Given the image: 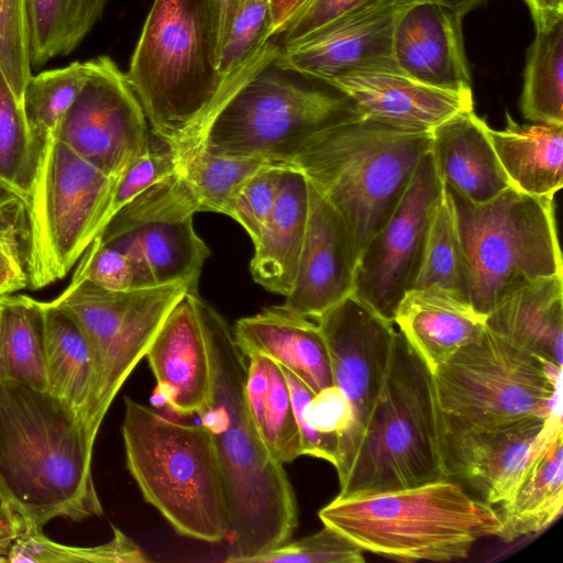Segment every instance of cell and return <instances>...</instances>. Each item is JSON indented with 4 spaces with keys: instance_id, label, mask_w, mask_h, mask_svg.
Returning <instances> with one entry per match:
<instances>
[{
    "instance_id": "1",
    "label": "cell",
    "mask_w": 563,
    "mask_h": 563,
    "mask_svg": "<svg viewBox=\"0 0 563 563\" xmlns=\"http://www.w3.org/2000/svg\"><path fill=\"white\" fill-rule=\"evenodd\" d=\"M191 296L210 360V394L197 415L211 434L224 490L233 543L225 561L246 563L290 540L298 505L284 465L272 457L249 412L247 363L232 327L198 291Z\"/></svg>"
},
{
    "instance_id": "2",
    "label": "cell",
    "mask_w": 563,
    "mask_h": 563,
    "mask_svg": "<svg viewBox=\"0 0 563 563\" xmlns=\"http://www.w3.org/2000/svg\"><path fill=\"white\" fill-rule=\"evenodd\" d=\"M92 449L75 412L47 391L0 383V501L26 527L101 516Z\"/></svg>"
},
{
    "instance_id": "3",
    "label": "cell",
    "mask_w": 563,
    "mask_h": 563,
    "mask_svg": "<svg viewBox=\"0 0 563 563\" xmlns=\"http://www.w3.org/2000/svg\"><path fill=\"white\" fill-rule=\"evenodd\" d=\"M232 76L218 70L209 0H154L125 77L152 134L173 148L178 173Z\"/></svg>"
},
{
    "instance_id": "4",
    "label": "cell",
    "mask_w": 563,
    "mask_h": 563,
    "mask_svg": "<svg viewBox=\"0 0 563 563\" xmlns=\"http://www.w3.org/2000/svg\"><path fill=\"white\" fill-rule=\"evenodd\" d=\"M279 51L273 37L231 78L203 126L201 152L289 164L316 132L358 115L344 95L283 64Z\"/></svg>"
},
{
    "instance_id": "5",
    "label": "cell",
    "mask_w": 563,
    "mask_h": 563,
    "mask_svg": "<svg viewBox=\"0 0 563 563\" xmlns=\"http://www.w3.org/2000/svg\"><path fill=\"white\" fill-rule=\"evenodd\" d=\"M431 142V132L355 115L316 132L289 165L341 214L362 252L395 209Z\"/></svg>"
},
{
    "instance_id": "6",
    "label": "cell",
    "mask_w": 563,
    "mask_h": 563,
    "mask_svg": "<svg viewBox=\"0 0 563 563\" xmlns=\"http://www.w3.org/2000/svg\"><path fill=\"white\" fill-rule=\"evenodd\" d=\"M318 515L363 551L409 562L465 559L475 542L500 529L499 512L451 479L336 496Z\"/></svg>"
},
{
    "instance_id": "7",
    "label": "cell",
    "mask_w": 563,
    "mask_h": 563,
    "mask_svg": "<svg viewBox=\"0 0 563 563\" xmlns=\"http://www.w3.org/2000/svg\"><path fill=\"white\" fill-rule=\"evenodd\" d=\"M121 433L126 467L144 500L178 534L207 543L230 534L218 459L205 426L169 420L124 397Z\"/></svg>"
},
{
    "instance_id": "8",
    "label": "cell",
    "mask_w": 563,
    "mask_h": 563,
    "mask_svg": "<svg viewBox=\"0 0 563 563\" xmlns=\"http://www.w3.org/2000/svg\"><path fill=\"white\" fill-rule=\"evenodd\" d=\"M444 478L432 373L397 331L391 363L338 497Z\"/></svg>"
},
{
    "instance_id": "9",
    "label": "cell",
    "mask_w": 563,
    "mask_h": 563,
    "mask_svg": "<svg viewBox=\"0 0 563 563\" xmlns=\"http://www.w3.org/2000/svg\"><path fill=\"white\" fill-rule=\"evenodd\" d=\"M452 198L468 271V300L481 314L486 317L537 279L563 274L553 199L512 187L481 205Z\"/></svg>"
},
{
    "instance_id": "10",
    "label": "cell",
    "mask_w": 563,
    "mask_h": 563,
    "mask_svg": "<svg viewBox=\"0 0 563 563\" xmlns=\"http://www.w3.org/2000/svg\"><path fill=\"white\" fill-rule=\"evenodd\" d=\"M117 180L55 136L44 142L27 200L30 289L63 279L77 264L104 227Z\"/></svg>"
},
{
    "instance_id": "11",
    "label": "cell",
    "mask_w": 563,
    "mask_h": 563,
    "mask_svg": "<svg viewBox=\"0 0 563 563\" xmlns=\"http://www.w3.org/2000/svg\"><path fill=\"white\" fill-rule=\"evenodd\" d=\"M439 409L482 428L545 418L561 390L541 360L485 329L432 373Z\"/></svg>"
},
{
    "instance_id": "12",
    "label": "cell",
    "mask_w": 563,
    "mask_h": 563,
    "mask_svg": "<svg viewBox=\"0 0 563 563\" xmlns=\"http://www.w3.org/2000/svg\"><path fill=\"white\" fill-rule=\"evenodd\" d=\"M316 321L327 344L333 385L346 398L353 418L334 466L341 484L384 387L397 331L393 322L354 295L323 312Z\"/></svg>"
},
{
    "instance_id": "13",
    "label": "cell",
    "mask_w": 563,
    "mask_h": 563,
    "mask_svg": "<svg viewBox=\"0 0 563 563\" xmlns=\"http://www.w3.org/2000/svg\"><path fill=\"white\" fill-rule=\"evenodd\" d=\"M443 191L429 151L388 219L361 252L353 295L387 321L394 323L400 300L415 287Z\"/></svg>"
},
{
    "instance_id": "14",
    "label": "cell",
    "mask_w": 563,
    "mask_h": 563,
    "mask_svg": "<svg viewBox=\"0 0 563 563\" xmlns=\"http://www.w3.org/2000/svg\"><path fill=\"white\" fill-rule=\"evenodd\" d=\"M90 73L55 137L104 175L119 178L151 141L150 125L125 74L108 56Z\"/></svg>"
},
{
    "instance_id": "15",
    "label": "cell",
    "mask_w": 563,
    "mask_h": 563,
    "mask_svg": "<svg viewBox=\"0 0 563 563\" xmlns=\"http://www.w3.org/2000/svg\"><path fill=\"white\" fill-rule=\"evenodd\" d=\"M199 207L176 173L146 189L117 211L97 235L124 239L143 251L157 285L184 283L197 291L209 247L196 233Z\"/></svg>"
},
{
    "instance_id": "16",
    "label": "cell",
    "mask_w": 563,
    "mask_h": 563,
    "mask_svg": "<svg viewBox=\"0 0 563 563\" xmlns=\"http://www.w3.org/2000/svg\"><path fill=\"white\" fill-rule=\"evenodd\" d=\"M544 418L474 427L438 407L439 446L445 479L464 482L489 505L501 504L516 489L532 459L562 437L543 428Z\"/></svg>"
},
{
    "instance_id": "17",
    "label": "cell",
    "mask_w": 563,
    "mask_h": 563,
    "mask_svg": "<svg viewBox=\"0 0 563 563\" xmlns=\"http://www.w3.org/2000/svg\"><path fill=\"white\" fill-rule=\"evenodd\" d=\"M421 0H378L287 46L279 60L324 84L352 74L400 71L393 55L396 25Z\"/></svg>"
},
{
    "instance_id": "18",
    "label": "cell",
    "mask_w": 563,
    "mask_h": 563,
    "mask_svg": "<svg viewBox=\"0 0 563 563\" xmlns=\"http://www.w3.org/2000/svg\"><path fill=\"white\" fill-rule=\"evenodd\" d=\"M360 255L347 223L309 185L303 244L291 291L282 307L298 316L317 319L353 295Z\"/></svg>"
},
{
    "instance_id": "19",
    "label": "cell",
    "mask_w": 563,
    "mask_h": 563,
    "mask_svg": "<svg viewBox=\"0 0 563 563\" xmlns=\"http://www.w3.org/2000/svg\"><path fill=\"white\" fill-rule=\"evenodd\" d=\"M325 85L344 95L360 117L407 131L431 132L474 109L472 88L435 87L401 71L352 74Z\"/></svg>"
},
{
    "instance_id": "20",
    "label": "cell",
    "mask_w": 563,
    "mask_h": 563,
    "mask_svg": "<svg viewBox=\"0 0 563 563\" xmlns=\"http://www.w3.org/2000/svg\"><path fill=\"white\" fill-rule=\"evenodd\" d=\"M462 19L433 0H421L400 16L393 55L405 75L441 88H472Z\"/></svg>"
},
{
    "instance_id": "21",
    "label": "cell",
    "mask_w": 563,
    "mask_h": 563,
    "mask_svg": "<svg viewBox=\"0 0 563 563\" xmlns=\"http://www.w3.org/2000/svg\"><path fill=\"white\" fill-rule=\"evenodd\" d=\"M145 357L167 406L179 415L198 413L210 394L208 347L191 290L174 306Z\"/></svg>"
},
{
    "instance_id": "22",
    "label": "cell",
    "mask_w": 563,
    "mask_h": 563,
    "mask_svg": "<svg viewBox=\"0 0 563 563\" xmlns=\"http://www.w3.org/2000/svg\"><path fill=\"white\" fill-rule=\"evenodd\" d=\"M188 290L184 283L176 282L139 291L120 332L95 372L82 420L91 444L122 385L145 357L167 314Z\"/></svg>"
},
{
    "instance_id": "23",
    "label": "cell",
    "mask_w": 563,
    "mask_h": 563,
    "mask_svg": "<svg viewBox=\"0 0 563 563\" xmlns=\"http://www.w3.org/2000/svg\"><path fill=\"white\" fill-rule=\"evenodd\" d=\"M232 330L245 357L261 355L272 360L314 394L333 385L325 341L317 322L309 318L273 306L239 319Z\"/></svg>"
},
{
    "instance_id": "24",
    "label": "cell",
    "mask_w": 563,
    "mask_h": 563,
    "mask_svg": "<svg viewBox=\"0 0 563 563\" xmlns=\"http://www.w3.org/2000/svg\"><path fill=\"white\" fill-rule=\"evenodd\" d=\"M487 129L473 109L431 131L430 153L443 186L471 205L487 202L510 187Z\"/></svg>"
},
{
    "instance_id": "25",
    "label": "cell",
    "mask_w": 563,
    "mask_h": 563,
    "mask_svg": "<svg viewBox=\"0 0 563 563\" xmlns=\"http://www.w3.org/2000/svg\"><path fill=\"white\" fill-rule=\"evenodd\" d=\"M394 324L431 373L486 329L471 302L441 287L412 288L400 300Z\"/></svg>"
},
{
    "instance_id": "26",
    "label": "cell",
    "mask_w": 563,
    "mask_h": 563,
    "mask_svg": "<svg viewBox=\"0 0 563 563\" xmlns=\"http://www.w3.org/2000/svg\"><path fill=\"white\" fill-rule=\"evenodd\" d=\"M309 184L305 175L287 166L274 210L254 244L250 271L253 279L287 296L292 288L306 234Z\"/></svg>"
},
{
    "instance_id": "27",
    "label": "cell",
    "mask_w": 563,
    "mask_h": 563,
    "mask_svg": "<svg viewBox=\"0 0 563 563\" xmlns=\"http://www.w3.org/2000/svg\"><path fill=\"white\" fill-rule=\"evenodd\" d=\"M486 328L539 360L562 366L563 274L509 295L486 316Z\"/></svg>"
},
{
    "instance_id": "28",
    "label": "cell",
    "mask_w": 563,
    "mask_h": 563,
    "mask_svg": "<svg viewBox=\"0 0 563 563\" xmlns=\"http://www.w3.org/2000/svg\"><path fill=\"white\" fill-rule=\"evenodd\" d=\"M506 118L504 130L488 126L487 134L510 187L553 199L563 186V125Z\"/></svg>"
},
{
    "instance_id": "29",
    "label": "cell",
    "mask_w": 563,
    "mask_h": 563,
    "mask_svg": "<svg viewBox=\"0 0 563 563\" xmlns=\"http://www.w3.org/2000/svg\"><path fill=\"white\" fill-rule=\"evenodd\" d=\"M46 369V391L69 407L82 424L90 399L95 364L78 323L51 301H40Z\"/></svg>"
},
{
    "instance_id": "30",
    "label": "cell",
    "mask_w": 563,
    "mask_h": 563,
    "mask_svg": "<svg viewBox=\"0 0 563 563\" xmlns=\"http://www.w3.org/2000/svg\"><path fill=\"white\" fill-rule=\"evenodd\" d=\"M501 505L497 537L505 542L538 533L560 517L563 507V435L532 459L522 479Z\"/></svg>"
},
{
    "instance_id": "31",
    "label": "cell",
    "mask_w": 563,
    "mask_h": 563,
    "mask_svg": "<svg viewBox=\"0 0 563 563\" xmlns=\"http://www.w3.org/2000/svg\"><path fill=\"white\" fill-rule=\"evenodd\" d=\"M0 379L46 391L42 310L29 296L0 297Z\"/></svg>"
},
{
    "instance_id": "32",
    "label": "cell",
    "mask_w": 563,
    "mask_h": 563,
    "mask_svg": "<svg viewBox=\"0 0 563 563\" xmlns=\"http://www.w3.org/2000/svg\"><path fill=\"white\" fill-rule=\"evenodd\" d=\"M520 109L531 122L563 125V22L536 32L527 49Z\"/></svg>"
},
{
    "instance_id": "33",
    "label": "cell",
    "mask_w": 563,
    "mask_h": 563,
    "mask_svg": "<svg viewBox=\"0 0 563 563\" xmlns=\"http://www.w3.org/2000/svg\"><path fill=\"white\" fill-rule=\"evenodd\" d=\"M441 287L468 300V271L451 192L434 209L413 288ZM470 301V300H468Z\"/></svg>"
},
{
    "instance_id": "34",
    "label": "cell",
    "mask_w": 563,
    "mask_h": 563,
    "mask_svg": "<svg viewBox=\"0 0 563 563\" xmlns=\"http://www.w3.org/2000/svg\"><path fill=\"white\" fill-rule=\"evenodd\" d=\"M77 263L71 279L103 289L134 291L157 286L143 251L124 239L96 236Z\"/></svg>"
},
{
    "instance_id": "35",
    "label": "cell",
    "mask_w": 563,
    "mask_h": 563,
    "mask_svg": "<svg viewBox=\"0 0 563 563\" xmlns=\"http://www.w3.org/2000/svg\"><path fill=\"white\" fill-rule=\"evenodd\" d=\"M40 151L27 124L23 100L13 93L0 71V188L27 203Z\"/></svg>"
},
{
    "instance_id": "36",
    "label": "cell",
    "mask_w": 563,
    "mask_h": 563,
    "mask_svg": "<svg viewBox=\"0 0 563 563\" xmlns=\"http://www.w3.org/2000/svg\"><path fill=\"white\" fill-rule=\"evenodd\" d=\"M150 560L141 548L117 527L112 538L99 545L74 547L49 539L43 528L22 523L9 554L11 563H145Z\"/></svg>"
},
{
    "instance_id": "37",
    "label": "cell",
    "mask_w": 563,
    "mask_h": 563,
    "mask_svg": "<svg viewBox=\"0 0 563 563\" xmlns=\"http://www.w3.org/2000/svg\"><path fill=\"white\" fill-rule=\"evenodd\" d=\"M90 60L74 62L65 67L40 73L29 80L23 107L32 136L42 148L55 136L58 124L90 73Z\"/></svg>"
},
{
    "instance_id": "38",
    "label": "cell",
    "mask_w": 563,
    "mask_h": 563,
    "mask_svg": "<svg viewBox=\"0 0 563 563\" xmlns=\"http://www.w3.org/2000/svg\"><path fill=\"white\" fill-rule=\"evenodd\" d=\"M277 164L255 157H231L199 153L180 174L199 211L231 217L234 199L242 185L258 170Z\"/></svg>"
},
{
    "instance_id": "39",
    "label": "cell",
    "mask_w": 563,
    "mask_h": 563,
    "mask_svg": "<svg viewBox=\"0 0 563 563\" xmlns=\"http://www.w3.org/2000/svg\"><path fill=\"white\" fill-rule=\"evenodd\" d=\"M274 37L268 0H242L219 54L218 70L228 78L254 59Z\"/></svg>"
},
{
    "instance_id": "40",
    "label": "cell",
    "mask_w": 563,
    "mask_h": 563,
    "mask_svg": "<svg viewBox=\"0 0 563 563\" xmlns=\"http://www.w3.org/2000/svg\"><path fill=\"white\" fill-rule=\"evenodd\" d=\"M261 437L272 457L280 464L302 455L289 387L284 369L269 360V387Z\"/></svg>"
},
{
    "instance_id": "41",
    "label": "cell",
    "mask_w": 563,
    "mask_h": 563,
    "mask_svg": "<svg viewBox=\"0 0 563 563\" xmlns=\"http://www.w3.org/2000/svg\"><path fill=\"white\" fill-rule=\"evenodd\" d=\"M31 64L26 0H0V71L21 100Z\"/></svg>"
},
{
    "instance_id": "42",
    "label": "cell",
    "mask_w": 563,
    "mask_h": 563,
    "mask_svg": "<svg viewBox=\"0 0 563 563\" xmlns=\"http://www.w3.org/2000/svg\"><path fill=\"white\" fill-rule=\"evenodd\" d=\"M363 563V550L338 530L323 525L318 532L251 558L246 563Z\"/></svg>"
},
{
    "instance_id": "43",
    "label": "cell",
    "mask_w": 563,
    "mask_h": 563,
    "mask_svg": "<svg viewBox=\"0 0 563 563\" xmlns=\"http://www.w3.org/2000/svg\"><path fill=\"white\" fill-rule=\"evenodd\" d=\"M77 0H26L31 63L66 55Z\"/></svg>"
},
{
    "instance_id": "44",
    "label": "cell",
    "mask_w": 563,
    "mask_h": 563,
    "mask_svg": "<svg viewBox=\"0 0 563 563\" xmlns=\"http://www.w3.org/2000/svg\"><path fill=\"white\" fill-rule=\"evenodd\" d=\"M176 173H178L177 159L170 145L156 136L154 140L151 139L146 150L118 178L104 225L128 202Z\"/></svg>"
},
{
    "instance_id": "45",
    "label": "cell",
    "mask_w": 563,
    "mask_h": 563,
    "mask_svg": "<svg viewBox=\"0 0 563 563\" xmlns=\"http://www.w3.org/2000/svg\"><path fill=\"white\" fill-rule=\"evenodd\" d=\"M287 166L289 165H271L258 170L236 194L231 218L245 229L253 243L274 210L282 176Z\"/></svg>"
},
{
    "instance_id": "46",
    "label": "cell",
    "mask_w": 563,
    "mask_h": 563,
    "mask_svg": "<svg viewBox=\"0 0 563 563\" xmlns=\"http://www.w3.org/2000/svg\"><path fill=\"white\" fill-rule=\"evenodd\" d=\"M376 1L378 0H311L288 27L275 37L280 46L290 45Z\"/></svg>"
},
{
    "instance_id": "47",
    "label": "cell",
    "mask_w": 563,
    "mask_h": 563,
    "mask_svg": "<svg viewBox=\"0 0 563 563\" xmlns=\"http://www.w3.org/2000/svg\"><path fill=\"white\" fill-rule=\"evenodd\" d=\"M0 246L27 261L30 246L29 207L24 199L0 188Z\"/></svg>"
},
{
    "instance_id": "48",
    "label": "cell",
    "mask_w": 563,
    "mask_h": 563,
    "mask_svg": "<svg viewBox=\"0 0 563 563\" xmlns=\"http://www.w3.org/2000/svg\"><path fill=\"white\" fill-rule=\"evenodd\" d=\"M29 288L27 261L21 254L0 246V297Z\"/></svg>"
},
{
    "instance_id": "49",
    "label": "cell",
    "mask_w": 563,
    "mask_h": 563,
    "mask_svg": "<svg viewBox=\"0 0 563 563\" xmlns=\"http://www.w3.org/2000/svg\"><path fill=\"white\" fill-rule=\"evenodd\" d=\"M536 32H547L563 22V0H522Z\"/></svg>"
},
{
    "instance_id": "50",
    "label": "cell",
    "mask_w": 563,
    "mask_h": 563,
    "mask_svg": "<svg viewBox=\"0 0 563 563\" xmlns=\"http://www.w3.org/2000/svg\"><path fill=\"white\" fill-rule=\"evenodd\" d=\"M242 0H209L218 58Z\"/></svg>"
},
{
    "instance_id": "51",
    "label": "cell",
    "mask_w": 563,
    "mask_h": 563,
    "mask_svg": "<svg viewBox=\"0 0 563 563\" xmlns=\"http://www.w3.org/2000/svg\"><path fill=\"white\" fill-rule=\"evenodd\" d=\"M311 0H268L273 35H280Z\"/></svg>"
},
{
    "instance_id": "52",
    "label": "cell",
    "mask_w": 563,
    "mask_h": 563,
    "mask_svg": "<svg viewBox=\"0 0 563 563\" xmlns=\"http://www.w3.org/2000/svg\"><path fill=\"white\" fill-rule=\"evenodd\" d=\"M20 526L19 516L5 503L0 501V563L9 562Z\"/></svg>"
},
{
    "instance_id": "53",
    "label": "cell",
    "mask_w": 563,
    "mask_h": 563,
    "mask_svg": "<svg viewBox=\"0 0 563 563\" xmlns=\"http://www.w3.org/2000/svg\"><path fill=\"white\" fill-rule=\"evenodd\" d=\"M448 8L460 19H464L470 12L483 5L487 0H433Z\"/></svg>"
},
{
    "instance_id": "54",
    "label": "cell",
    "mask_w": 563,
    "mask_h": 563,
    "mask_svg": "<svg viewBox=\"0 0 563 563\" xmlns=\"http://www.w3.org/2000/svg\"><path fill=\"white\" fill-rule=\"evenodd\" d=\"M82 11L89 14H100L103 12L107 0H78Z\"/></svg>"
},
{
    "instance_id": "55",
    "label": "cell",
    "mask_w": 563,
    "mask_h": 563,
    "mask_svg": "<svg viewBox=\"0 0 563 563\" xmlns=\"http://www.w3.org/2000/svg\"><path fill=\"white\" fill-rule=\"evenodd\" d=\"M0 383H1V379H0Z\"/></svg>"
}]
</instances>
